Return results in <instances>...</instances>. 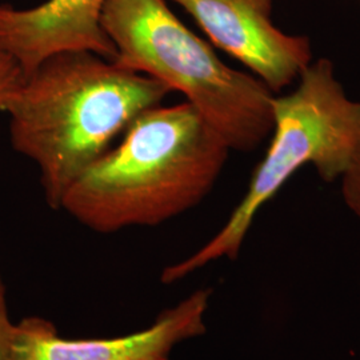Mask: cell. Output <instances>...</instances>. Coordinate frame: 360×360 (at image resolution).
Segmentation results:
<instances>
[{
    "label": "cell",
    "mask_w": 360,
    "mask_h": 360,
    "mask_svg": "<svg viewBox=\"0 0 360 360\" xmlns=\"http://www.w3.org/2000/svg\"><path fill=\"white\" fill-rule=\"evenodd\" d=\"M340 183L345 205L360 220V146Z\"/></svg>",
    "instance_id": "obj_9"
},
{
    "label": "cell",
    "mask_w": 360,
    "mask_h": 360,
    "mask_svg": "<svg viewBox=\"0 0 360 360\" xmlns=\"http://www.w3.org/2000/svg\"><path fill=\"white\" fill-rule=\"evenodd\" d=\"M11 327H13V321L10 319L7 290L0 276V360H7L8 336H10Z\"/></svg>",
    "instance_id": "obj_10"
},
{
    "label": "cell",
    "mask_w": 360,
    "mask_h": 360,
    "mask_svg": "<svg viewBox=\"0 0 360 360\" xmlns=\"http://www.w3.org/2000/svg\"><path fill=\"white\" fill-rule=\"evenodd\" d=\"M230 151L193 104H160L79 176L60 210L98 233L159 226L206 199Z\"/></svg>",
    "instance_id": "obj_2"
},
{
    "label": "cell",
    "mask_w": 360,
    "mask_h": 360,
    "mask_svg": "<svg viewBox=\"0 0 360 360\" xmlns=\"http://www.w3.org/2000/svg\"><path fill=\"white\" fill-rule=\"evenodd\" d=\"M211 297L212 288L202 287L150 327L115 338H65L44 318H25L13 323L7 360H171L179 345L206 334Z\"/></svg>",
    "instance_id": "obj_5"
},
{
    "label": "cell",
    "mask_w": 360,
    "mask_h": 360,
    "mask_svg": "<svg viewBox=\"0 0 360 360\" xmlns=\"http://www.w3.org/2000/svg\"><path fill=\"white\" fill-rule=\"evenodd\" d=\"M107 0H47L26 10L0 4V53L11 56L28 77L55 53L90 51L115 60L102 27Z\"/></svg>",
    "instance_id": "obj_7"
},
{
    "label": "cell",
    "mask_w": 360,
    "mask_h": 360,
    "mask_svg": "<svg viewBox=\"0 0 360 360\" xmlns=\"http://www.w3.org/2000/svg\"><path fill=\"white\" fill-rule=\"evenodd\" d=\"M25 74L18 62L6 53H0V111L4 110L7 101L20 87Z\"/></svg>",
    "instance_id": "obj_8"
},
{
    "label": "cell",
    "mask_w": 360,
    "mask_h": 360,
    "mask_svg": "<svg viewBox=\"0 0 360 360\" xmlns=\"http://www.w3.org/2000/svg\"><path fill=\"white\" fill-rule=\"evenodd\" d=\"M359 146L360 102L348 98L330 59L312 60L294 90L275 96L270 146L240 203L206 245L163 270L162 283L179 282L219 259H238L259 211L300 168L312 166L328 183L340 180Z\"/></svg>",
    "instance_id": "obj_4"
},
{
    "label": "cell",
    "mask_w": 360,
    "mask_h": 360,
    "mask_svg": "<svg viewBox=\"0 0 360 360\" xmlns=\"http://www.w3.org/2000/svg\"><path fill=\"white\" fill-rule=\"evenodd\" d=\"M102 27L115 62L186 96L230 150H257L272 132L275 94L219 59L166 0H107Z\"/></svg>",
    "instance_id": "obj_3"
},
{
    "label": "cell",
    "mask_w": 360,
    "mask_h": 360,
    "mask_svg": "<svg viewBox=\"0 0 360 360\" xmlns=\"http://www.w3.org/2000/svg\"><path fill=\"white\" fill-rule=\"evenodd\" d=\"M171 90L90 51L55 53L7 101L13 147L37 163L44 199L60 210L67 190L116 138Z\"/></svg>",
    "instance_id": "obj_1"
},
{
    "label": "cell",
    "mask_w": 360,
    "mask_h": 360,
    "mask_svg": "<svg viewBox=\"0 0 360 360\" xmlns=\"http://www.w3.org/2000/svg\"><path fill=\"white\" fill-rule=\"evenodd\" d=\"M190 13L211 43L245 65L275 95L312 63L311 41L272 20L274 0H172Z\"/></svg>",
    "instance_id": "obj_6"
}]
</instances>
